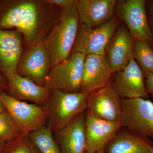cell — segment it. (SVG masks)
Returning <instances> with one entry per match:
<instances>
[{
  "label": "cell",
  "mask_w": 153,
  "mask_h": 153,
  "mask_svg": "<svg viewBox=\"0 0 153 153\" xmlns=\"http://www.w3.org/2000/svg\"><path fill=\"white\" fill-rule=\"evenodd\" d=\"M54 6L45 1H6L0 4V29L16 30L30 47L44 39L55 23Z\"/></svg>",
  "instance_id": "1"
},
{
  "label": "cell",
  "mask_w": 153,
  "mask_h": 153,
  "mask_svg": "<svg viewBox=\"0 0 153 153\" xmlns=\"http://www.w3.org/2000/svg\"><path fill=\"white\" fill-rule=\"evenodd\" d=\"M79 25L76 5L63 8L57 22L44 39L51 68L71 55Z\"/></svg>",
  "instance_id": "2"
},
{
  "label": "cell",
  "mask_w": 153,
  "mask_h": 153,
  "mask_svg": "<svg viewBox=\"0 0 153 153\" xmlns=\"http://www.w3.org/2000/svg\"><path fill=\"white\" fill-rule=\"evenodd\" d=\"M87 96L81 92L51 91L43 105L47 112L49 126L53 132L65 127L87 109Z\"/></svg>",
  "instance_id": "3"
},
{
  "label": "cell",
  "mask_w": 153,
  "mask_h": 153,
  "mask_svg": "<svg viewBox=\"0 0 153 153\" xmlns=\"http://www.w3.org/2000/svg\"><path fill=\"white\" fill-rule=\"evenodd\" d=\"M85 56L74 53L51 68L45 86L50 91L80 92Z\"/></svg>",
  "instance_id": "4"
},
{
  "label": "cell",
  "mask_w": 153,
  "mask_h": 153,
  "mask_svg": "<svg viewBox=\"0 0 153 153\" xmlns=\"http://www.w3.org/2000/svg\"><path fill=\"white\" fill-rule=\"evenodd\" d=\"M0 100L22 135L29 136L32 132L45 126L48 120L43 106L20 101L4 91L0 90Z\"/></svg>",
  "instance_id": "5"
},
{
  "label": "cell",
  "mask_w": 153,
  "mask_h": 153,
  "mask_svg": "<svg viewBox=\"0 0 153 153\" xmlns=\"http://www.w3.org/2000/svg\"><path fill=\"white\" fill-rule=\"evenodd\" d=\"M122 127L153 138V103L144 98H121Z\"/></svg>",
  "instance_id": "6"
},
{
  "label": "cell",
  "mask_w": 153,
  "mask_h": 153,
  "mask_svg": "<svg viewBox=\"0 0 153 153\" xmlns=\"http://www.w3.org/2000/svg\"><path fill=\"white\" fill-rule=\"evenodd\" d=\"M145 0L117 1L115 11L134 39L146 41L153 49V33L147 19Z\"/></svg>",
  "instance_id": "7"
},
{
  "label": "cell",
  "mask_w": 153,
  "mask_h": 153,
  "mask_svg": "<svg viewBox=\"0 0 153 153\" xmlns=\"http://www.w3.org/2000/svg\"><path fill=\"white\" fill-rule=\"evenodd\" d=\"M119 26L118 20L113 18L97 27L91 29L79 25V30L71 54L105 55L107 45Z\"/></svg>",
  "instance_id": "8"
},
{
  "label": "cell",
  "mask_w": 153,
  "mask_h": 153,
  "mask_svg": "<svg viewBox=\"0 0 153 153\" xmlns=\"http://www.w3.org/2000/svg\"><path fill=\"white\" fill-rule=\"evenodd\" d=\"M44 38L23 53L17 66L16 73L27 76L36 84L45 86L51 69L50 60L44 43Z\"/></svg>",
  "instance_id": "9"
},
{
  "label": "cell",
  "mask_w": 153,
  "mask_h": 153,
  "mask_svg": "<svg viewBox=\"0 0 153 153\" xmlns=\"http://www.w3.org/2000/svg\"><path fill=\"white\" fill-rule=\"evenodd\" d=\"M114 74L110 84L121 98H144L147 95L144 74L134 58L124 68Z\"/></svg>",
  "instance_id": "10"
},
{
  "label": "cell",
  "mask_w": 153,
  "mask_h": 153,
  "mask_svg": "<svg viewBox=\"0 0 153 153\" xmlns=\"http://www.w3.org/2000/svg\"><path fill=\"white\" fill-rule=\"evenodd\" d=\"M85 153H104L110 141L122 127L120 122L100 119L85 111Z\"/></svg>",
  "instance_id": "11"
},
{
  "label": "cell",
  "mask_w": 153,
  "mask_h": 153,
  "mask_svg": "<svg viewBox=\"0 0 153 153\" xmlns=\"http://www.w3.org/2000/svg\"><path fill=\"white\" fill-rule=\"evenodd\" d=\"M86 101V110L96 117L108 121L120 122L121 98L110 83L88 94Z\"/></svg>",
  "instance_id": "12"
},
{
  "label": "cell",
  "mask_w": 153,
  "mask_h": 153,
  "mask_svg": "<svg viewBox=\"0 0 153 153\" xmlns=\"http://www.w3.org/2000/svg\"><path fill=\"white\" fill-rule=\"evenodd\" d=\"M113 74L105 55L85 56L80 92L86 96L110 83Z\"/></svg>",
  "instance_id": "13"
},
{
  "label": "cell",
  "mask_w": 153,
  "mask_h": 153,
  "mask_svg": "<svg viewBox=\"0 0 153 153\" xmlns=\"http://www.w3.org/2000/svg\"><path fill=\"white\" fill-rule=\"evenodd\" d=\"M23 36L16 30L0 29V74L9 81L23 53Z\"/></svg>",
  "instance_id": "14"
},
{
  "label": "cell",
  "mask_w": 153,
  "mask_h": 153,
  "mask_svg": "<svg viewBox=\"0 0 153 153\" xmlns=\"http://www.w3.org/2000/svg\"><path fill=\"white\" fill-rule=\"evenodd\" d=\"M134 38L125 25H119L105 49L113 74L124 68L133 58Z\"/></svg>",
  "instance_id": "15"
},
{
  "label": "cell",
  "mask_w": 153,
  "mask_h": 153,
  "mask_svg": "<svg viewBox=\"0 0 153 153\" xmlns=\"http://www.w3.org/2000/svg\"><path fill=\"white\" fill-rule=\"evenodd\" d=\"M117 2L115 0H77L79 24L91 29L104 25L113 18Z\"/></svg>",
  "instance_id": "16"
},
{
  "label": "cell",
  "mask_w": 153,
  "mask_h": 153,
  "mask_svg": "<svg viewBox=\"0 0 153 153\" xmlns=\"http://www.w3.org/2000/svg\"><path fill=\"white\" fill-rule=\"evenodd\" d=\"M85 111L55 132L61 153H85Z\"/></svg>",
  "instance_id": "17"
},
{
  "label": "cell",
  "mask_w": 153,
  "mask_h": 153,
  "mask_svg": "<svg viewBox=\"0 0 153 153\" xmlns=\"http://www.w3.org/2000/svg\"><path fill=\"white\" fill-rule=\"evenodd\" d=\"M104 153H153V142L122 127L107 145Z\"/></svg>",
  "instance_id": "18"
},
{
  "label": "cell",
  "mask_w": 153,
  "mask_h": 153,
  "mask_svg": "<svg viewBox=\"0 0 153 153\" xmlns=\"http://www.w3.org/2000/svg\"><path fill=\"white\" fill-rule=\"evenodd\" d=\"M10 95L20 101L32 102L43 106L51 91L46 86L38 85L27 76L16 73L8 81Z\"/></svg>",
  "instance_id": "19"
},
{
  "label": "cell",
  "mask_w": 153,
  "mask_h": 153,
  "mask_svg": "<svg viewBox=\"0 0 153 153\" xmlns=\"http://www.w3.org/2000/svg\"><path fill=\"white\" fill-rule=\"evenodd\" d=\"M51 128L44 126L29 135L40 153H61Z\"/></svg>",
  "instance_id": "20"
},
{
  "label": "cell",
  "mask_w": 153,
  "mask_h": 153,
  "mask_svg": "<svg viewBox=\"0 0 153 153\" xmlns=\"http://www.w3.org/2000/svg\"><path fill=\"white\" fill-rule=\"evenodd\" d=\"M133 58L144 75L153 72V49L146 41L134 39Z\"/></svg>",
  "instance_id": "21"
},
{
  "label": "cell",
  "mask_w": 153,
  "mask_h": 153,
  "mask_svg": "<svg viewBox=\"0 0 153 153\" xmlns=\"http://www.w3.org/2000/svg\"><path fill=\"white\" fill-rule=\"evenodd\" d=\"M18 126L6 111L0 112V139L6 143L22 136Z\"/></svg>",
  "instance_id": "22"
},
{
  "label": "cell",
  "mask_w": 153,
  "mask_h": 153,
  "mask_svg": "<svg viewBox=\"0 0 153 153\" xmlns=\"http://www.w3.org/2000/svg\"><path fill=\"white\" fill-rule=\"evenodd\" d=\"M3 153H40L29 136H20L6 143Z\"/></svg>",
  "instance_id": "23"
},
{
  "label": "cell",
  "mask_w": 153,
  "mask_h": 153,
  "mask_svg": "<svg viewBox=\"0 0 153 153\" xmlns=\"http://www.w3.org/2000/svg\"><path fill=\"white\" fill-rule=\"evenodd\" d=\"M45 2L52 5L64 8L76 4L77 0H44Z\"/></svg>",
  "instance_id": "24"
},
{
  "label": "cell",
  "mask_w": 153,
  "mask_h": 153,
  "mask_svg": "<svg viewBox=\"0 0 153 153\" xmlns=\"http://www.w3.org/2000/svg\"><path fill=\"white\" fill-rule=\"evenodd\" d=\"M144 76L147 93L150 94L153 98V72L145 74Z\"/></svg>",
  "instance_id": "25"
},
{
  "label": "cell",
  "mask_w": 153,
  "mask_h": 153,
  "mask_svg": "<svg viewBox=\"0 0 153 153\" xmlns=\"http://www.w3.org/2000/svg\"><path fill=\"white\" fill-rule=\"evenodd\" d=\"M146 10L148 22L153 33V0L146 1Z\"/></svg>",
  "instance_id": "26"
},
{
  "label": "cell",
  "mask_w": 153,
  "mask_h": 153,
  "mask_svg": "<svg viewBox=\"0 0 153 153\" xmlns=\"http://www.w3.org/2000/svg\"><path fill=\"white\" fill-rule=\"evenodd\" d=\"M8 82L6 78L0 74V90H8Z\"/></svg>",
  "instance_id": "27"
},
{
  "label": "cell",
  "mask_w": 153,
  "mask_h": 153,
  "mask_svg": "<svg viewBox=\"0 0 153 153\" xmlns=\"http://www.w3.org/2000/svg\"><path fill=\"white\" fill-rule=\"evenodd\" d=\"M6 143L0 139V153H3L5 146Z\"/></svg>",
  "instance_id": "28"
},
{
  "label": "cell",
  "mask_w": 153,
  "mask_h": 153,
  "mask_svg": "<svg viewBox=\"0 0 153 153\" xmlns=\"http://www.w3.org/2000/svg\"><path fill=\"white\" fill-rule=\"evenodd\" d=\"M5 110H6L5 109L2 103L1 102L0 100V112H3V111H5Z\"/></svg>",
  "instance_id": "29"
}]
</instances>
